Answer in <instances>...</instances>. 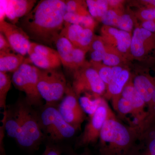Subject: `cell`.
Masks as SVG:
<instances>
[{"instance_id":"d6986e66","label":"cell","mask_w":155,"mask_h":155,"mask_svg":"<svg viewBox=\"0 0 155 155\" xmlns=\"http://www.w3.org/2000/svg\"><path fill=\"white\" fill-rule=\"evenodd\" d=\"M55 44L62 64L65 67L73 70L72 55L74 46L68 39L60 35Z\"/></svg>"},{"instance_id":"30bf717a","label":"cell","mask_w":155,"mask_h":155,"mask_svg":"<svg viewBox=\"0 0 155 155\" xmlns=\"http://www.w3.org/2000/svg\"><path fill=\"white\" fill-rule=\"evenodd\" d=\"M28 55L31 63L39 69H58L62 64L57 51L36 42L31 43Z\"/></svg>"},{"instance_id":"9c48e42d","label":"cell","mask_w":155,"mask_h":155,"mask_svg":"<svg viewBox=\"0 0 155 155\" xmlns=\"http://www.w3.org/2000/svg\"><path fill=\"white\" fill-rule=\"evenodd\" d=\"M78 98L72 87L68 84L65 96L58 108L65 121L77 130L86 117L85 113L81 107Z\"/></svg>"},{"instance_id":"f1b7e54d","label":"cell","mask_w":155,"mask_h":155,"mask_svg":"<svg viewBox=\"0 0 155 155\" xmlns=\"http://www.w3.org/2000/svg\"><path fill=\"white\" fill-rule=\"evenodd\" d=\"M90 62L97 72L101 79L107 86L112 81V67L106 66L102 63L91 61Z\"/></svg>"},{"instance_id":"8992f818","label":"cell","mask_w":155,"mask_h":155,"mask_svg":"<svg viewBox=\"0 0 155 155\" xmlns=\"http://www.w3.org/2000/svg\"><path fill=\"white\" fill-rule=\"evenodd\" d=\"M15 114L21 127L20 134L16 140L17 143L27 148L36 147L43 137L41 127L36 117L28 107L23 104L18 106Z\"/></svg>"},{"instance_id":"4316f807","label":"cell","mask_w":155,"mask_h":155,"mask_svg":"<svg viewBox=\"0 0 155 155\" xmlns=\"http://www.w3.org/2000/svg\"><path fill=\"white\" fill-rule=\"evenodd\" d=\"M107 52L103 58L102 63L108 67H113L121 65L125 58L114 49L107 45Z\"/></svg>"},{"instance_id":"cb8c5ba5","label":"cell","mask_w":155,"mask_h":155,"mask_svg":"<svg viewBox=\"0 0 155 155\" xmlns=\"http://www.w3.org/2000/svg\"><path fill=\"white\" fill-rule=\"evenodd\" d=\"M94 36L93 31L88 28H83L78 36L75 47L79 48L87 52L89 50Z\"/></svg>"},{"instance_id":"5b68a950","label":"cell","mask_w":155,"mask_h":155,"mask_svg":"<svg viewBox=\"0 0 155 155\" xmlns=\"http://www.w3.org/2000/svg\"><path fill=\"white\" fill-rule=\"evenodd\" d=\"M28 61L13 73L12 81L15 87L25 93L28 105H34L39 104L42 99L38 89L39 68Z\"/></svg>"},{"instance_id":"7402d4cb","label":"cell","mask_w":155,"mask_h":155,"mask_svg":"<svg viewBox=\"0 0 155 155\" xmlns=\"http://www.w3.org/2000/svg\"><path fill=\"white\" fill-rule=\"evenodd\" d=\"M86 2L90 14L99 21L109 9L107 0H87Z\"/></svg>"},{"instance_id":"603a6c76","label":"cell","mask_w":155,"mask_h":155,"mask_svg":"<svg viewBox=\"0 0 155 155\" xmlns=\"http://www.w3.org/2000/svg\"><path fill=\"white\" fill-rule=\"evenodd\" d=\"M5 129L7 134L10 137L17 140L21 131L20 123L16 115L10 116L9 113L5 112L4 116Z\"/></svg>"},{"instance_id":"52a82bcc","label":"cell","mask_w":155,"mask_h":155,"mask_svg":"<svg viewBox=\"0 0 155 155\" xmlns=\"http://www.w3.org/2000/svg\"><path fill=\"white\" fill-rule=\"evenodd\" d=\"M41 123L46 133L55 141L71 138L77 130L65 121L58 109L51 105L46 107L42 112Z\"/></svg>"},{"instance_id":"836d02e7","label":"cell","mask_w":155,"mask_h":155,"mask_svg":"<svg viewBox=\"0 0 155 155\" xmlns=\"http://www.w3.org/2000/svg\"><path fill=\"white\" fill-rule=\"evenodd\" d=\"M80 25L84 28H88L94 31L96 23L94 18L91 15H88L84 16L83 20Z\"/></svg>"},{"instance_id":"ba28073f","label":"cell","mask_w":155,"mask_h":155,"mask_svg":"<svg viewBox=\"0 0 155 155\" xmlns=\"http://www.w3.org/2000/svg\"><path fill=\"white\" fill-rule=\"evenodd\" d=\"M112 110L105 98L94 114L89 116L84 130L77 140V147H83L95 143L99 139L100 134L104 123Z\"/></svg>"},{"instance_id":"60d3db41","label":"cell","mask_w":155,"mask_h":155,"mask_svg":"<svg viewBox=\"0 0 155 155\" xmlns=\"http://www.w3.org/2000/svg\"><path fill=\"white\" fill-rule=\"evenodd\" d=\"M78 155H91L87 152H84L82 153L81 154Z\"/></svg>"},{"instance_id":"74e56055","label":"cell","mask_w":155,"mask_h":155,"mask_svg":"<svg viewBox=\"0 0 155 155\" xmlns=\"http://www.w3.org/2000/svg\"><path fill=\"white\" fill-rule=\"evenodd\" d=\"M43 155H61V153L60 150L56 147L47 146Z\"/></svg>"},{"instance_id":"e0dca14e","label":"cell","mask_w":155,"mask_h":155,"mask_svg":"<svg viewBox=\"0 0 155 155\" xmlns=\"http://www.w3.org/2000/svg\"><path fill=\"white\" fill-rule=\"evenodd\" d=\"M28 61L25 56L14 50L0 51V72H14L25 62Z\"/></svg>"},{"instance_id":"2e32d148","label":"cell","mask_w":155,"mask_h":155,"mask_svg":"<svg viewBox=\"0 0 155 155\" xmlns=\"http://www.w3.org/2000/svg\"><path fill=\"white\" fill-rule=\"evenodd\" d=\"M121 95L133 106L141 122V127L147 116V112L145 110L147 107L145 103L134 87L131 78L123 88Z\"/></svg>"},{"instance_id":"d6a6232c","label":"cell","mask_w":155,"mask_h":155,"mask_svg":"<svg viewBox=\"0 0 155 155\" xmlns=\"http://www.w3.org/2000/svg\"><path fill=\"white\" fill-rule=\"evenodd\" d=\"M83 17L74 13L66 12L64 16V22L80 25L83 20Z\"/></svg>"},{"instance_id":"8d00e7d4","label":"cell","mask_w":155,"mask_h":155,"mask_svg":"<svg viewBox=\"0 0 155 155\" xmlns=\"http://www.w3.org/2000/svg\"><path fill=\"white\" fill-rule=\"evenodd\" d=\"M109 9L122 11V8L123 5V1L119 0H110L108 1Z\"/></svg>"},{"instance_id":"d4e9b609","label":"cell","mask_w":155,"mask_h":155,"mask_svg":"<svg viewBox=\"0 0 155 155\" xmlns=\"http://www.w3.org/2000/svg\"><path fill=\"white\" fill-rule=\"evenodd\" d=\"M12 79L7 73L0 72V107L5 108L6 106L7 94L11 88Z\"/></svg>"},{"instance_id":"4dcf8cb0","label":"cell","mask_w":155,"mask_h":155,"mask_svg":"<svg viewBox=\"0 0 155 155\" xmlns=\"http://www.w3.org/2000/svg\"><path fill=\"white\" fill-rule=\"evenodd\" d=\"M86 53L83 50L74 47L72 55L73 71L81 67L85 63Z\"/></svg>"},{"instance_id":"3957f363","label":"cell","mask_w":155,"mask_h":155,"mask_svg":"<svg viewBox=\"0 0 155 155\" xmlns=\"http://www.w3.org/2000/svg\"><path fill=\"white\" fill-rule=\"evenodd\" d=\"M67 87L66 78L58 69H39L38 89L42 99L48 105L63 99Z\"/></svg>"},{"instance_id":"1f68e13d","label":"cell","mask_w":155,"mask_h":155,"mask_svg":"<svg viewBox=\"0 0 155 155\" xmlns=\"http://www.w3.org/2000/svg\"><path fill=\"white\" fill-rule=\"evenodd\" d=\"M137 17L142 21L155 20V8H147L139 11Z\"/></svg>"},{"instance_id":"f35d334b","label":"cell","mask_w":155,"mask_h":155,"mask_svg":"<svg viewBox=\"0 0 155 155\" xmlns=\"http://www.w3.org/2000/svg\"><path fill=\"white\" fill-rule=\"evenodd\" d=\"M125 68L121 65L112 67V81L117 77Z\"/></svg>"},{"instance_id":"ac0fdd59","label":"cell","mask_w":155,"mask_h":155,"mask_svg":"<svg viewBox=\"0 0 155 155\" xmlns=\"http://www.w3.org/2000/svg\"><path fill=\"white\" fill-rule=\"evenodd\" d=\"M131 77L130 71L125 68L107 86V90L104 95V97L107 99H112L113 101L121 95L123 88Z\"/></svg>"},{"instance_id":"6da1fadb","label":"cell","mask_w":155,"mask_h":155,"mask_svg":"<svg viewBox=\"0 0 155 155\" xmlns=\"http://www.w3.org/2000/svg\"><path fill=\"white\" fill-rule=\"evenodd\" d=\"M65 1L41 0L20 20L21 28L37 43H55L64 25Z\"/></svg>"},{"instance_id":"5bb4252c","label":"cell","mask_w":155,"mask_h":155,"mask_svg":"<svg viewBox=\"0 0 155 155\" xmlns=\"http://www.w3.org/2000/svg\"><path fill=\"white\" fill-rule=\"evenodd\" d=\"M133 86L144 101L147 108V116L152 110V97L153 93V77L147 73L136 74L131 77Z\"/></svg>"},{"instance_id":"484cf974","label":"cell","mask_w":155,"mask_h":155,"mask_svg":"<svg viewBox=\"0 0 155 155\" xmlns=\"http://www.w3.org/2000/svg\"><path fill=\"white\" fill-rule=\"evenodd\" d=\"M66 5V11L67 12L74 13L81 16L90 15L86 1L78 0L65 1Z\"/></svg>"},{"instance_id":"9a60e30c","label":"cell","mask_w":155,"mask_h":155,"mask_svg":"<svg viewBox=\"0 0 155 155\" xmlns=\"http://www.w3.org/2000/svg\"><path fill=\"white\" fill-rule=\"evenodd\" d=\"M5 15L13 24L18 22L32 11L36 5V0L5 1Z\"/></svg>"},{"instance_id":"7c38bea8","label":"cell","mask_w":155,"mask_h":155,"mask_svg":"<svg viewBox=\"0 0 155 155\" xmlns=\"http://www.w3.org/2000/svg\"><path fill=\"white\" fill-rule=\"evenodd\" d=\"M150 53L155 56V33L141 27H136L131 38L130 56L136 58H143Z\"/></svg>"},{"instance_id":"4fadbf2b","label":"cell","mask_w":155,"mask_h":155,"mask_svg":"<svg viewBox=\"0 0 155 155\" xmlns=\"http://www.w3.org/2000/svg\"><path fill=\"white\" fill-rule=\"evenodd\" d=\"M101 37L106 44L124 58L130 56L131 33L115 27L104 25L101 29Z\"/></svg>"},{"instance_id":"83f0119b","label":"cell","mask_w":155,"mask_h":155,"mask_svg":"<svg viewBox=\"0 0 155 155\" xmlns=\"http://www.w3.org/2000/svg\"><path fill=\"white\" fill-rule=\"evenodd\" d=\"M124 12L109 9L101 17L99 21L105 26L117 28L120 16Z\"/></svg>"},{"instance_id":"277c9868","label":"cell","mask_w":155,"mask_h":155,"mask_svg":"<svg viewBox=\"0 0 155 155\" xmlns=\"http://www.w3.org/2000/svg\"><path fill=\"white\" fill-rule=\"evenodd\" d=\"M72 89L78 98L83 93L101 97L105 93L107 85L102 80L90 62L85 61L73 71Z\"/></svg>"},{"instance_id":"ffe728a7","label":"cell","mask_w":155,"mask_h":155,"mask_svg":"<svg viewBox=\"0 0 155 155\" xmlns=\"http://www.w3.org/2000/svg\"><path fill=\"white\" fill-rule=\"evenodd\" d=\"M140 155H155V122L140 130Z\"/></svg>"},{"instance_id":"d590c367","label":"cell","mask_w":155,"mask_h":155,"mask_svg":"<svg viewBox=\"0 0 155 155\" xmlns=\"http://www.w3.org/2000/svg\"><path fill=\"white\" fill-rule=\"evenodd\" d=\"M140 27L152 33H155V20L143 21Z\"/></svg>"},{"instance_id":"7a4b0ae2","label":"cell","mask_w":155,"mask_h":155,"mask_svg":"<svg viewBox=\"0 0 155 155\" xmlns=\"http://www.w3.org/2000/svg\"><path fill=\"white\" fill-rule=\"evenodd\" d=\"M140 130L125 125L111 111L100 136L101 155H140Z\"/></svg>"},{"instance_id":"ab89813d","label":"cell","mask_w":155,"mask_h":155,"mask_svg":"<svg viewBox=\"0 0 155 155\" xmlns=\"http://www.w3.org/2000/svg\"><path fill=\"white\" fill-rule=\"evenodd\" d=\"M142 2L148 6V8H155V0H144Z\"/></svg>"},{"instance_id":"44dd1931","label":"cell","mask_w":155,"mask_h":155,"mask_svg":"<svg viewBox=\"0 0 155 155\" xmlns=\"http://www.w3.org/2000/svg\"><path fill=\"white\" fill-rule=\"evenodd\" d=\"M104 98L101 96L86 93L84 95L78 97V101L84 112L90 116L96 111Z\"/></svg>"},{"instance_id":"f546056e","label":"cell","mask_w":155,"mask_h":155,"mask_svg":"<svg viewBox=\"0 0 155 155\" xmlns=\"http://www.w3.org/2000/svg\"><path fill=\"white\" fill-rule=\"evenodd\" d=\"M134 25L133 17L131 14L123 13L120 16L117 28L131 33Z\"/></svg>"},{"instance_id":"e575fe53","label":"cell","mask_w":155,"mask_h":155,"mask_svg":"<svg viewBox=\"0 0 155 155\" xmlns=\"http://www.w3.org/2000/svg\"><path fill=\"white\" fill-rule=\"evenodd\" d=\"M13 50L11 47L5 37L2 33H0V51H6Z\"/></svg>"},{"instance_id":"8fae6325","label":"cell","mask_w":155,"mask_h":155,"mask_svg":"<svg viewBox=\"0 0 155 155\" xmlns=\"http://www.w3.org/2000/svg\"><path fill=\"white\" fill-rule=\"evenodd\" d=\"M0 31L15 52L24 56L28 55L31 42L21 27L2 19L0 20Z\"/></svg>"}]
</instances>
